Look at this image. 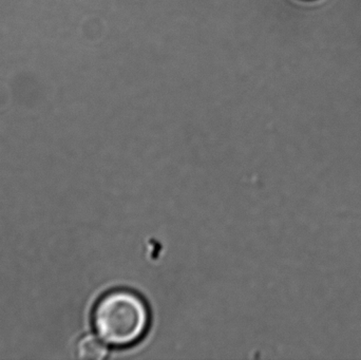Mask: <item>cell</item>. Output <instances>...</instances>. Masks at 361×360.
<instances>
[{"label":"cell","instance_id":"6da1fadb","mask_svg":"<svg viewBox=\"0 0 361 360\" xmlns=\"http://www.w3.org/2000/svg\"><path fill=\"white\" fill-rule=\"evenodd\" d=\"M93 323L106 344L127 347L137 344L149 325V310L137 294L118 290L106 294L95 306Z\"/></svg>","mask_w":361,"mask_h":360},{"label":"cell","instance_id":"7a4b0ae2","mask_svg":"<svg viewBox=\"0 0 361 360\" xmlns=\"http://www.w3.org/2000/svg\"><path fill=\"white\" fill-rule=\"evenodd\" d=\"M78 359L88 360H101L108 354L107 347L95 336L88 335L82 337L76 347Z\"/></svg>","mask_w":361,"mask_h":360}]
</instances>
